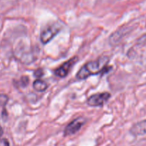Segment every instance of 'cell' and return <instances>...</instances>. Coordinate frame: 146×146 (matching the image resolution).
<instances>
[{
  "label": "cell",
  "mask_w": 146,
  "mask_h": 146,
  "mask_svg": "<svg viewBox=\"0 0 146 146\" xmlns=\"http://www.w3.org/2000/svg\"><path fill=\"white\" fill-rule=\"evenodd\" d=\"M34 90L38 92H43L45 91L48 88V84L46 82L41 79H36L33 84Z\"/></svg>",
  "instance_id": "obj_7"
},
{
  "label": "cell",
  "mask_w": 146,
  "mask_h": 146,
  "mask_svg": "<svg viewBox=\"0 0 146 146\" xmlns=\"http://www.w3.org/2000/svg\"><path fill=\"white\" fill-rule=\"evenodd\" d=\"M111 96V94L108 92L98 93L90 96L87 104L90 106H101L110 99Z\"/></svg>",
  "instance_id": "obj_2"
},
{
  "label": "cell",
  "mask_w": 146,
  "mask_h": 146,
  "mask_svg": "<svg viewBox=\"0 0 146 146\" xmlns=\"http://www.w3.org/2000/svg\"><path fill=\"white\" fill-rule=\"evenodd\" d=\"M0 146H9V143L6 138L0 139Z\"/></svg>",
  "instance_id": "obj_8"
},
{
  "label": "cell",
  "mask_w": 146,
  "mask_h": 146,
  "mask_svg": "<svg viewBox=\"0 0 146 146\" xmlns=\"http://www.w3.org/2000/svg\"><path fill=\"white\" fill-rule=\"evenodd\" d=\"M78 61V57L75 56L71 58V59L68 60L67 61L64 62L61 66H60L56 71H54V74L56 76L60 78H64L68 74L69 71H71V68L74 66V64Z\"/></svg>",
  "instance_id": "obj_4"
},
{
  "label": "cell",
  "mask_w": 146,
  "mask_h": 146,
  "mask_svg": "<svg viewBox=\"0 0 146 146\" xmlns=\"http://www.w3.org/2000/svg\"><path fill=\"white\" fill-rule=\"evenodd\" d=\"M2 134H3V129H2V128L1 127V125H0V137L2 135Z\"/></svg>",
  "instance_id": "obj_11"
},
{
  "label": "cell",
  "mask_w": 146,
  "mask_h": 146,
  "mask_svg": "<svg viewBox=\"0 0 146 146\" xmlns=\"http://www.w3.org/2000/svg\"><path fill=\"white\" fill-rule=\"evenodd\" d=\"M131 133L135 136L146 134V120L135 123L131 129Z\"/></svg>",
  "instance_id": "obj_6"
},
{
  "label": "cell",
  "mask_w": 146,
  "mask_h": 146,
  "mask_svg": "<svg viewBox=\"0 0 146 146\" xmlns=\"http://www.w3.org/2000/svg\"><path fill=\"white\" fill-rule=\"evenodd\" d=\"M85 123V119L82 117L76 118L71 121L64 130V135H71L78 132Z\"/></svg>",
  "instance_id": "obj_5"
},
{
  "label": "cell",
  "mask_w": 146,
  "mask_h": 146,
  "mask_svg": "<svg viewBox=\"0 0 146 146\" xmlns=\"http://www.w3.org/2000/svg\"><path fill=\"white\" fill-rule=\"evenodd\" d=\"M109 58L107 56H102L95 61H89L84 64L76 74L77 79L84 80L91 76L97 75L104 71H107Z\"/></svg>",
  "instance_id": "obj_1"
},
{
  "label": "cell",
  "mask_w": 146,
  "mask_h": 146,
  "mask_svg": "<svg viewBox=\"0 0 146 146\" xmlns=\"http://www.w3.org/2000/svg\"><path fill=\"white\" fill-rule=\"evenodd\" d=\"M43 74H44V73H43L42 69H41V68L37 69L36 71L34 72V75H35V76L37 77V78H40L41 76H42Z\"/></svg>",
  "instance_id": "obj_9"
},
{
  "label": "cell",
  "mask_w": 146,
  "mask_h": 146,
  "mask_svg": "<svg viewBox=\"0 0 146 146\" xmlns=\"http://www.w3.org/2000/svg\"><path fill=\"white\" fill-rule=\"evenodd\" d=\"M21 84H22V86H27V84H28L29 83V78L27 76H23L22 78H21Z\"/></svg>",
  "instance_id": "obj_10"
},
{
  "label": "cell",
  "mask_w": 146,
  "mask_h": 146,
  "mask_svg": "<svg viewBox=\"0 0 146 146\" xmlns=\"http://www.w3.org/2000/svg\"><path fill=\"white\" fill-rule=\"evenodd\" d=\"M60 31V28L56 25H50L46 27L41 32L40 35V40L41 43L44 44H46L49 42Z\"/></svg>",
  "instance_id": "obj_3"
}]
</instances>
